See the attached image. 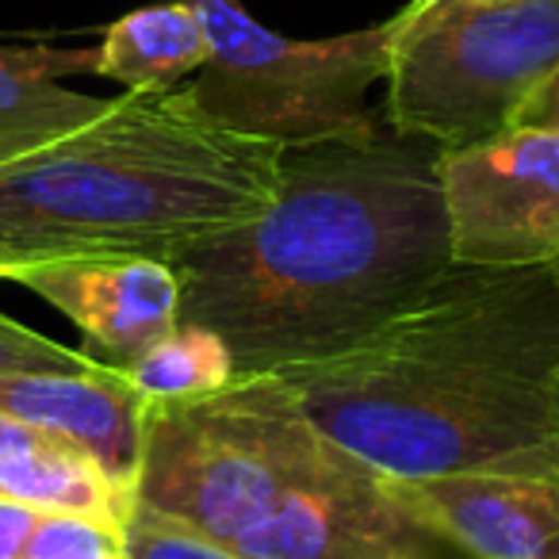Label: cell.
Returning <instances> with one entry per match:
<instances>
[{
  "instance_id": "obj_1",
  "label": "cell",
  "mask_w": 559,
  "mask_h": 559,
  "mask_svg": "<svg viewBox=\"0 0 559 559\" xmlns=\"http://www.w3.org/2000/svg\"><path fill=\"white\" fill-rule=\"evenodd\" d=\"M169 264L180 322L223 337L234 376L337 357L456 264L441 146L391 123L284 146L269 207Z\"/></svg>"
},
{
  "instance_id": "obj_2",
  "label": "cell",
  "mask_w": 559,
  "mask_h": 559,
  "mask_svg": "<svg viewBox=\"0 0 559 559\" xmlns=\"http://www.w3.org/2000/svg\"><path fill=\"white\" fill-rule=\"evenodd\" d=\"M276 376L380 475H559V272L452 264L353 349Z\"/></svg>"
},
{
  "instance_id": "obj_3",
  "label": "cell",
  "mask_w": 559,
  "mask_h": 559,
  "mask_svg": "<svg viewBox=\"0 0 559 559\" xmlns=\"http://www.w3.org/2000/svg\"><path fill=\"white\" fill-rule=\"evenodd\" d=\"M280 150L215 123L188 85L116 96L0 165V280L62 257L173 261L269 207Z\"/></svg>"
},
{
  "instance_id": "obj_4",
  "label": "cell",
  "mask_w": 559,
  "mask_h": 559,
  "mask_svg": "<svg viewBox=\"0 0 559 559\" xmlns=\"http://www.w3.org/2000/svg\"><path fill=\"white\" fill-rule=\"evenodd\" d=\"M345 460L276 372L234 376L203 395L150 399L134 502L234 544L280 498Z\"/></svg>"
},
{
  "instance_id": "obj_5",
  "label": "cell",
  "mask_w": 559,
  "mask_h": 559,
  "mask_svg": "<svg viewBox=\"0 0 559 559\" xmlns=\"http://www.w3.org/2000/svg\"><path fill=\"white\" fill-rule=\"evenodd\" d=\"M559 73V0H411L391 16L388 123L441 150L518 127Z\"/></svg>"
},
{
  "instance_id": "obj_6",
  "label": "cell",
  "mask_w": 559,
  "mask_h": 559,
  "mask_svg": "<svg viewBox=\"0 0 559 559\" xmlns=\"http://www.w3.org/2000/svg\"><path fill=\"white\" fill-rule=\"evenodd\" d=\"M192 4L211 55L188 93L226 131L272 146H311L388 123L368 108V93L388 81L391 20L334 39H288L257 24L238 0Z\"/></svg>"
},
{
  "instance_id": "obj_7",
  "label": "cell",
  "mask_w": 559,
  "mask_h": 559,
  "mask_svg": "<svg viewBox=\"0 0 559 559\" xmlns=\"http://www.w3.org/2000/svg\"><path fill=\"white\" fill-rule=\"evenodd\" d=\"M441 195L456 264L533 269L559 261V131L510 127L441 150Z\"/></svg>"
},
{
  "instance_id": "obj_8",
  "label": "cell",
  "mask_w": 559,
  "mask_h": 559,
  "mask_svg": "<svg viewBox=\"0 0 559 559\" xmlns=\"http://www.w3.org/2000/svg\"><path fill=\"white\" fill-rule=\"evenodd\" d=\"M226 548L241 559H426V533L383 490L380 472L349 456L284 495Z\"/></svg>"
},
{
  "instance_id": "obj_9",
  "label": "cell",
  "mask_w": 559,
  "mask_h": 559,
  "mask_svg": "<svg viewBox=\"0 0 559 559\" xmlns=\"http://www.w3.org/2000/svg\"><path fill=\"white\" fill-rule=\"evenodd\" d=\"M4 280L35 292L85 334V353L131 368L180 326V280L157 257H62L12 269Z\"/></svg>"
},
{
  "instance_id": "obj_10",
  "label": "cell",
  "mask_w": 559,
  "mask_h": 559,
  "mask_svg": "<svg viewBox=\"0 0 559 559\" xmlns=\"http://www.w3.org/2000/svg\"><path fill=\"white\" fill-rule=\"evenodd\" d=\"M383 490L426 536L475 559H559V475L456 472L395 479Z\"/></svg>"
},
{
  "instance_id": "obj_11",
  "label": "cell",
  "mask_w": 559,
  "mask_h": 559,
  "mask_svg": "<svg viewBox=\"0 0 559 559\" xmlns=\"http://www.w3.org/2000/svg\"><path fill=\"white\" fill-rule=\"evenodd\" d=\"M150 399L123 368L96 372H9L0 376V411L43 433L88 449L111 479L134 490L142 456V421Z\"/></svg>"
},
{
  "instance_id": "obj_12",
  "label": "cell",
  "mask_w": 559,
  "mask_h": 559,
  "mask_svg": "<svg viewBox=\"0 0 559 559\" xmlns=\"http://www.w3.org/2000/svg\"><path fill=\"white\" fill-rule=\"evenodd\" d=\"M96 50L0 47V165L85 127L111 100L66 88L62 73H93Z\"/></svg>"
},
{
  "instance_id": "obj_13",
  "label": "cell",
  "mask_w": 559,
  "mask_h": 559,
  "mask_svg": "<svg viewBox=\"0 0 559 559\" xmlns=\"http://www.w3.org/2000/svg\"><path fill=\"white\" fill-rule=\"evenodd\" d=\"M211 55L207 32L192 0H169L127 12L104 32L93 73L119 81L127 93H165L203 70Z\"/></svg>"
},
{
  "instance_id": "obj_14",
  "label": "cell",
  "mask_w": 559,
  "mask_h": 559,
  "mask_svg": "<svg viewBox=\"0 0 559 559\" xmlns=\"http://www.w3.org/2000/svg\"><path fill=\"white\" fill-rule=\"evenodd\" d=\"M0 495L39 513H85L127 525L134 490L104 472V464L66 437L43 433L16 452H0Z\"/></svg>"
},
{
  "instance_id": "obj_15",
  "label": "cell",
  "mask_w": 559,
  "mask_h": 559,
  "mask_svg": "<svg viewBox=\"0 0 559 559\" xmlns=\"http://www.w3.org/2000/svg\"><path fill=\"white\" fill-rule=\"evenodd\" d=\"M123 372L146 399H185L230 383L234 357L218 334L180 322Z\"/></svg>"
},
{
  "instance_id": "obj_16",
  "label": "cell",
  "mask_w": 559,
  "mask_h": 559,
  "mask_svg": "<svg viewBox=\"0 0 559 559\" xmlns=\"http://www.w3.org/2000/svg\"><path fill=\"white\" fill-rule=\"evenodd\" d=\"M127 525L85 513H39L20 559H127Z\"/></svg>"
},
{
  "instance_id": "obj_17",
  "label": "cell",
  "mask_w": 559,
  "mask_h": 559,
  "mask_svg": "<svg viewBox=\"0 0 559 559\" xmlns=\"http://www.w3.org/2000/svg\"><path fill=\"white\" fill-rule=\"evenodd\" d=\"M127 559H241L234 548L134 502L127 518Z\"/></svg>"
},
{
  "instance_id": "obj_18",
  "label": "cell",
  "mask_w": 559,
  "mask_h": 559,
  "mask_svg": "<svg viewBox=\"0 0 559 559\" xmlns=\"http://www.w3.org/2000/svg\"><path fill=\"white\" fill-rule=\"evenodd\" d=\"M96 368H104V365L96 357H88L85 349H66V345L20 326L9 314H0V376H9V372L85 376V372H96Z\"/></svg>"
},
{
  "instance_id": "obj_19",
  "label": "cell",
  "mask_w": 559,
  "mask_h": 559,
  "mask_svg": "<svg viewBox=\"0 0 559 559\" xmlns=\"http://www.w3.org/2000/svg\"><path fill=\"white\" fill-rule=\"evenodd\" d=\"M35 521H39V510L0 495V559H20L35 533Z\"/></svg>"
},
{
  "instance_id": "obj_20",
  "label": "cell",
  "mask_w": 559,
  "mask_h": 559,
  "mask_svg": "<svg viewBox=\"0 0 559 559\" xmlns=\"http://www.w3.org/2000/svg\"><path fill=\"white\" fill-rule=\"evenodd\" d=\"M518 127H548V131H559V73L521 108Z\"/></svg>"
},
{
  "instance_id": "obj_21",
  "label": "cell",
  "mask_w": 559,
  "mask_h": 559,
  "mask_svg": "<svg viewBox=\"0 0 559 559\" xmlns=\"http://www.w3.org/2000/svg\"><path fill=\"white\" fill-rule=\"evenodd\" d=\"M556 411H559V376H556Z\"/></svg>"
},
{
  "instance_id": "obj_22",
  "label": "cell",
  "mask_w": 559,
  "mask_h": 559,
  "mask_svg": "<svg viewBox=\"0 0 559 559\" xmlns=\"http://www.w3.org/2000/svg\"><path fill=\"white\" fill-rule=\"evenodd\" d=\"M556 272H559V261H556Z\"/></svg>"
}]
</instances>
